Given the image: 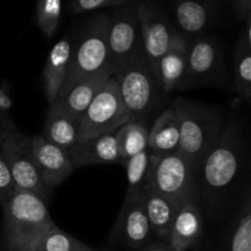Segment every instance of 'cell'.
Segmentation results:
<instances>
[{"instance_id": "29", "label": "cell", "mask_w": 251, "mask_h": 251, "mask_svg": "<svg viewBox=\"0 0 251 251\" xmlns=\"http://www.w3.org/2000/svg\"><path fill=\"white\" fill-rule=\"evenodd\" d=\"M135 4V0H73L71 10L76 14L93 11L107 6H126Z\"/></svg>"}, {"instance_id": "22", "label": "cell", "mask_w": 251, "mask_h": 251, "mask_svg": "<svg viewBox=\"0 0 251 251\" xmlns=\"http://www.w3.org/2000/svg\"><path fill=\"white\" fill-rule=\"evenodd\" d=\"M180 129L173 107L164 110L149 131V149L151 154H168L178 151Z\"/></svg>"}, {"instance_id": "3", "label": "cell", "mask_w": 251, "mask_h": 251, "mask_svg": "<svg viewBox=\"0 0 251 251\" xmlns=\"http://www.w3.org/2000/svg\"><path fill=\"white\" fill-rule=\"evenodd\" d=\"M242 166V137L239 126L230 119L200 167L201 194L215 203L232 186Z\"/></svg>"}, {"instance_id": "5", "label": "cell", "mask_w": 251, "mask_h": 251, "mask_svg": "<svg viewBox=\"0 0 251 251\" xmlns=\"http://www.w3.org/2000/svg\"><path fill=\"white\" fill-rule=\"evenodd\" d=\"M108 15H98L87 25L75 48H73L68 74L58 97L80 81L109 69L108 61ZM110 70V69H109Z\"/></svg>"}, {"instance_id": "7", "label": "cell", "mask_w": 251, "mask_h": 251, "mask_svg": "<svg viewBox=\"0 0 251 251\" xmlns=\"http://www.w3.org/2000/svg\"><path fill=\"white\" fill-rule=\"evenodd\" d=\"M0 151L6 161L16 190L36 194L46 201L51 190L42 183L32 157V136L19 131H0Z\"/></svg>"}, {"instance_id": "11", "label": "cell", "mask_w": 251, "mask_h": 251, "mask_svg": "<svg viewBox=\"0 0 251 251\" xmlns=\"http://www.w3.org/2000/svg\"><path fill=\"white\" fill-rule=\"evenodd\" d=\"M32 157L42 183L51 190L65 181L75 171L68 152L44 140L32 136Z\"/></svg>"}, {"instance_id": "32", "label": "cell", "mask_w": 251, "mask_h": 251, "mask_svg": "<svg viewBox=\"0 0 251 251\" xmlns=\"http://www.w3.org/2000/svg\"><path fill=\"white\" fill-rule=\"evenodd\" d=\"M235 14L240 20L247 19L251 11V0H232Z\"/></svg>"}, {"instance_id": "14", "label": "cell", "mask_w": 251, "mask_h": 251, "mask_svg": "<svg viewBox=\"0 0 251 251\" xmlns=\"http://www.w3.org/2000/svg\"><path fill=\"white\" fill-rule=\"evenodd\" d=\"M203 217L196 200H188L179 207L168 235L173 251H188L202 238Z\"/></svg>"}, {"instance_id": "33", "label": "cell", "mask_w": 251, "mask_h": 251, "mask_svg": "<svg viewBox=\"0 0 251 251\" xmlns=\"http://www.w3.org/2000/svg\"><path fill=\"white\" fill-rule=\"evenodd\" d=\"M137 251H173L172 248L169 247L167 240H161V242L150 243V244L145 245L144 248L139 249Z\"/></svg>"}, {"instance_id": "9", "label": "cell", "mask_w": 251, "mask_h": 251, "mask_svg": "<svg viewBox=\"0 0 251 251\" xmlns=\"http://www.w3.org/2000/svg\"><path fill=\"white\" fill-rule=\"evenodd\" d=\"M141 50V29L136 4L122 6L110 16L108 27V61L113 75Z\"/></svg>"}, {"instance_id": "8", "label": "cell", "mask_w": 251, "mask_h": 251, "mask_svg": "<svg viewBox=\"0 0 251 251\" xmlns=\"http://www.w3.org/2000/svg\"><path fill=\"white\" fill-rule=\"evenodd\" d=\"M127 123L124 104L114 76L107 81L91 102L78 124V141L115 132Z\"/></svg>"}, {"instance_id": "31", "label": "cell", "mask_w": 251, "mask_h": 251, "mask_svg": "<svg viewBox=\"0 0 251 251\" xmlns=\"http://www.w3.org/2000/svg\"><path fill=\"white\" fill-rule=\"evenodd\" d=\"M15 191H16V186L12 180L6 161H5L4 156L0 151V205H4L11 198Z\"/></svg>"}, {"instance_id": "20", "label": "cell", "mask_w": 251, "mask_h": 251, "mask_svg": "<svg viewBox=\"0 0 251 251\" xmlns=\"http://www.w3.org/2000/svg\"><path fill=\"white\" fill-rule=\"evenodd\" d=\"M174 16L180 33L199 36L210 26L212 4L210 0H176Z\"/></svg>"}, {"instance_id": "6", "label": "cell", "mask_w": 251, "mask_h": 251, "mask_svg": "<svg viewBox=\"0 0 251 251\" xmlns=\"http://www.w3.org/2000/svg\"><path fill=\"white\" fill-rule=\"evenodd\" d=\"M147 185L180 206L196 198V173L178 151L168 154L150 153Z\"/></svg>"}, {"instance_id": "19", "label": "cell", "mask_w": 251, "mask_h": 251, "mask_svg": "<svg viewBox=\"0 0 251 251\" xmlns=\"http://www.w3.org/2000/svg\"><path fill=\"white\" fill-rule=\"evenodd\" d=\"M141 199L151 226L152 234L156 235L158 239L167 240L171 232L172 223L180 205L157 193L147 184L142 190Z\"/></svg>"}, {"instance_id": "15", "label": "cell", "mask_w": 251, "mask_h": 251, "mask_svg": "<svg viewBox=\"0 0 251 251\" xmlns=\"http://www.w3.org/2000/svg\"><path fill=\"white\" fill-rule=\"evenodd\" d=\"M68 154L74 168L107 163L123 164L118 152L115 132H107L77 141Z\"/></svg>"}, {"instance_id": "23", "label": "cell", "mask_w": 251, "mask_h": 251, "mask_svg": "<svg viewBox=\"0 0 251 251\" xmlns=\"http://www.w3.org/2000/svg\"><path fill=\"white\" fill-rule=\"evenodd\" d=\"M244 33L234 53V90L243 100L251 98V16H247Z\"/></svg>"}, {"instance_id": "12", "label": "cell", "mask_w": 251, "mask_h": 251, "mask_svg": "<svg viewBox=\"0 0 251 251\" xmlns=\"http://www.w3.org/2000/svg\"><path fill=\"white\" fill-rule=\"evenodd\" d=\"M113 235L118 242L130 249L139 250L150 244L152 230L141 195L125 199Z\"/></svg>"}, {"instance_id": "10", "label": "cell", "mask_w": 251, "mask_h": 251, "mask_svg": "<svg viewBox=\"0 0 251 251\" xmlns=\"http://www.w3.org/2000/svg\"><path fill=\"white\" fill-rule=\"evenodd\" d=\"M136 12L141 29L142 50L157 75L159 60L171 47L176 29L161 7L153 2L136 4Z\"/></svg>"}, {"instance_id": "13", "label": "cell", "mask_w": 251, "mask_h": 251, "mask_svg": "<svg viewBox=\"0 0 251 251\" xmlns=\"http://www.w3.org/2000/svg\"><path fill=\"white\" fill-rule=\"evenodd\" d=\"M222 50L215 39L198 36L189 41L186 71L180 88L210 80L220 69Z\"/></svg>"}, {"instance_id": "1", "label": "cell", "mask_w": 251, "mask_h": 251, "mask_svg": "<svg viewBox=\"0 0 251 251\" xmlns=\"http://www.w3.org/2000/svg\"><path fill=\"white\" fill-rule=\"evenodd\" d=\"M1 208V251H33L41 238L55 226L46 201L28 191L16 190Z\"/></svg>"}, {"instance_id": "4", "label": "cell", "mask_w": 251, "mask_h": 251, "mask_svg": "<svg viewBox=\"0 0 251 251\" xmlns=\"http://www.w3.org/2000/svg\"><path fill=\"white\" fill-rule=\"evenodd\" d=\"M127 122H141L151 110L161 88L144 50L135 54L114 74Z\"/></svg>"}, {"instance_id": "27", "label": "cell", "mask_w": 251, "mask_h": 251, "mask_svg": "<svg viewBox=\"0 0 251 251\" xmlns=\"http://www.w3.org/2000/svg\"><path fill=\"white\" fill-rule=\"evenodd\" d=\"M37 24L47 38L58 29L61 17V0H37Z\"/></svg>"}, {"instance_id": "25", "label": "cell", "mask_w": 251, "mask_h": 251, "mask_svg": "<svg viewBox=\"0 0 251 251\" xmlns=\"http://www.w3.org/2000/svg\"><path fill=\"white\" fill-rule=\"evenodd\" d=\"M127 176V191L125 199L137 198L141 195L142 190L147 184L150 166L149 149L135 154L131 158L124 162Z\"/></svg>"}, {"instance_id": "24", "label": "cell", "mask_w": 251, "mask_h": 251, "mask_svg": "<svg viewBox=\"0 0 251 251\" xmlns=\"http://www.w3.org/2000/svg\"><path fill=\"white\" fill-rule=\"evenodd\" d=\"M118 152L123 164L126 159L147 150L149 130L141 122H127L115 131Z\"/></svg>"}, {"instance_id": "30", "label": "cell", "mask_w": 251, "mask_h": 251, "mask_svg": "<svg viewBox=\"0 0 251 251\" xmlns=\"http://www.w3.org/2000/svg\"><path fill=\"white\" fill-rule=\"evenodd\" d=\"M12 107L9 87L2 83L0 86V131H17L16 125L9 117V112Z\"/></svg>"}, {"instance_id": "17", "label": "cell", "mask_w": 251, "mask_h": 251, "mask_svg": "<svg viewBox=\"0 0 251 251\" xmlns=\"http://www.w3.org/2000/svg\"><path fill=\"white\" fill-rule=\"evenodd\" d=\"M188 37L176 31L171 47L159 60L157 75L159 86L166 93L173 92L183 83L188 61Z\"/></svg>"}, {"instance_id": "18", "label": "cell", "mask_w": 251, "mask_h": 251, "mask_svg": "<svg viewBox=\"0 0 251 251\" xmlns=\"http://www.w3.org/2000/svg\"><path fill=\"white\" fill-rule=\"evenodd\" d=\"M71 51V41L68 37H64L54 44L47 56L43 69V86L44 95L49 105L55 103L58 100V95L68 74Z\"/></svg>"}, {"instance_id": "28", "label": "cell", "mask_w": 251, "mask_h": 251, "mask_svg": "<svg viewBox=\"0 0 251 251\" xmlns=\"http://www.w3.org/2000/svg\"><path fill=\"white\" fill-rule=\"evenodd\" d=\"M229 251H251V208L249 199L238 216L230 238Z\"/></svg>"}, {"instance_id": "16", "label": "cell", "mask_w": 251, "mask_h": 251, "mask_svg": "<svg viewBox=\"0 0 251 251\" xmlns=\"http://www.w3.org/2000/svg\"><path fill=\"white\" fill-rule=\"evenodd\" d=\"M112 76L113 74L109 69L100 71L96 75L90 76L74 85L68 92L58 97V100L53 104L60 108L69 117L80 124L81 118L85 114L88 105Z\"/></svg>"}, {"instance_id": "2", "label": "cell", "mask_w": 251, "mask_h": 251, "mask_svg": "<svg viewBox=\"0 0 251 251\" xmlns=\"http://www.w3.org/2000/svg\"><path fill=\"white\" fill-rule=\"evenodd\" d=\"M172 107L180 129L178 152L188 159L198 174L205 157L222 134L221 119L211 108L183 98H176Z\"/></svg>"}, {"instance_id": "21", "label": "cell", "mask_w": 251, "mask_h": 251, "mask_svg": "<svg viewBox=\"0 0 251 251\" xmlns=\"http://www.w3.org/2000/svg\"><path fill=\"white\" fill-rule=\"evenodd\" d=\"M41 136L59 149L69 152L78 141V123L55 104H51L49 105Z\"/></svg>"}, {"instance_id": "26", "label": "cell", "mask_w": 251, "mask_h": 251, "mask_svg": "<svg viewBox=\"0 0 251 251\" xmlns=\"http://www.w3.org/2000/svg\"><path fill=\"white\" fill-rule=\"evenodd\" d=\"M33 251H95L87 244L56 226L51 227L36 245Z\"/></svg>"}]
</instances>
